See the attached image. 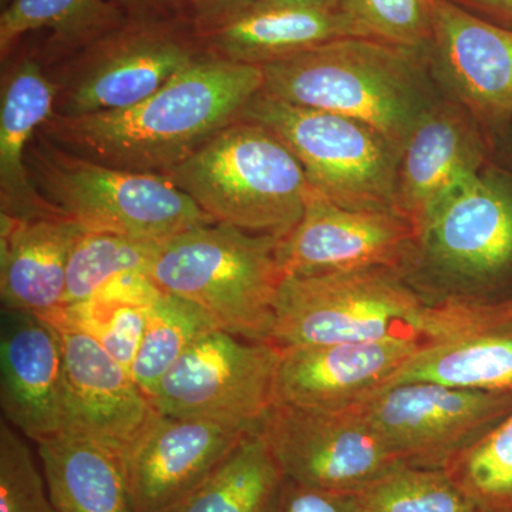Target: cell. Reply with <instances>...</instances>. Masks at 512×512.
<instances>
[{
	"instance_id": "cell-30",
	"label": "cell",
	"mask_w": 512,
	"mask_h": 512,
	"mask_svg": "<svg viewBox=\"0 0 512 512\" xmlns=\"http://www.w3.org/2000/svg\"><path fill=\"white\" fill-rule=\"evenodd\" d=\"M359 495L365 512H484L444 468L403 464Z\"/></svg>"
},
{
	"instance_id": "cell-23",
	"label": "cell",
	"mask_w": 512,
	"mask_h": 512,
	"mask_svg": "<svg viewBox=\"0 0 512 512\" xmlns=\"http://www.w3.org/2000/svg\"><path fill=\"white\" fill-rule=\"evenodd\" d=\"M59 512H136L123 457L103 444L63 433L36 443Z\"/></svg>"
},
{
	"instance_id": "cell-37",
	"label": "cell",
	"mask_w": 512,
	"mask_h": 512,
	"mask_svg": "<svg viewBox=\"0 0 512 512\" xmlns=\"http://www.w3.org/2000/svg\"><path fill=\"white\" fill-rule=\"evenodd\" d=\"M458 5L512 29V0H454Z\"/></svg>"
},
{
	"instance_id": "cell-28",
	"label": "cell",
	"mask_w": 512,
	"mask_h": 512,
	"mask_svg": "<svg viewBox=\"0 0 512 512\" xmlns=\"http://www.w3.org/2000/svg\"><path fill=\"white\" fill-rule=\"evenodd\" d=\"M218 329L208 313L180 296L163 292L151 305L131 376L153 396L163 377L202 336Z\"/></svg>"
},
{
	"instance_id": "cell-22",
	"label": "cell",
	"mask_w": 512,
	"mask_h": 512,
	"mask_svg": "<svg viewBox=\"0 0 512 512\" xmlns=\"http://www.w3.org/2000/svg\"><path fill=\"white\" fill-rule=\"evenodd\" d=\"M0 296L5 309L50 318L64 308L67 265L84 228L70 218L0 215Z\"/></svg>"
},
{
	"instance_id": "cell-15",
	"label": "cell",
	"mask_w": 512,
	"mask_h": 512,
	"mask_svg": "<svg viewBox=\"0 0 512 512\" xmlns=\"http://www.w3.org/2000/svg\"><path fill=\"white\" fill-rule=\"evenodd\" d=\"M424 346L412 339L279 348L274 404L343 410L383 389Z\"/></svg>"
},
{
	"instance_id": "cell-7",
	"label": "cell",
	"mask_w": 512,
	"mask_h": 512,
	"mask_svg": "<svg viewBox=\"0 0 512 512\" xmlns=\"http://www.w3.org/2000/svg\"><path fill=\"white\" fill-rule=\"evenodd\" d=\"M241 120L261 124L298 158L309 183L352 210L397 212L400 150L375 128L329 111L295 106L259 92Z\"/></svg>"
},
{
	"instance_id": "cell-26",
	"label": "cell",
	"mask_w": 512,
	"mask_h": 512,
	"mask_svg": "<svg viewBox=\"0 0 512 512\" xmlns=\"http://www.w3.org/2000/svg\"><path fill=\"white\" fill-rule=\"evenodd\" d=\"M282 478L258 429L171 512H266Z\"/></svg>"
},
{
	"instance_id": "cell-2",
	"label": "cell",
	"mask_w": 512,
	"mask_h": 512,
	"mask_svg": "<svg viewBox=\"0 0 512 512\" xmlns=\"http://www.w3.org/2000/svg\"><path fill=\"white\" fill-rule=\"evenodd\" d=\"M420 50L346 37L261 66V92L274 99L350 117L402 151L423 116Z\"/></svg>"
},
{
	"instance_id": "cell-38",
	"label": "cell",
	"mask_w": 512,
	"mask_h": 512,
	"mask_svg": "<svg viewBox=\"0 0 512 512\" xmlns=\"http://www.w3.org/2000/svg\"><path fill=\"white\" fill-rule=\"evenodd\" d=\"M2 2H3V0H2Z\"/></svg>"
},
{
	"instance_id": "cell-27",
	"label": "cell",
	"mask_w": 512,
	"mask_h": 512,
	"mask_svg": "<svg viewBox=\"0 0 512 512\" xmlns=\"http://www.w3.org/2000/svg\"><path fill=\"white\" fill-rule=\"evenodd\" d=\"M164 242L84 229L67 265L64 306L89 301L119 276L148 275Z\"/></svg>"
},
{
	"instance_id": "cell-11",
	"label": "cell",
	"mask_w": 512,
	"mask_h": 512,
	"mask_svg": "<svg viewBox=\"0 0 512 512\" xmlns=\"http://www.w3.org/2000/svg\"><path fill=\"white\" fill-rule=\"evenodd\" d=\"M262 434L282 476L295 483L360 494L402 461L353 410L274 404Z\"/></svg>"
},
{
	"instance_id": "cell-10",
	"label": "cell",
	"mask_w": 512,
	"mask_h": 512,
	"mask_svg": "<svg viewBox=\"0 0 512 512\" xmlns=\"http://www.w3.org/2000/svg\"><path fill=\"white\" fill-rule=\"evenodd\" d=\"M348 409L362 417L403 464L443 468L512 412V394L402 383L377 390Z\"/></svg>"
},
{
	"instance_id": "cell-21",
	"label": "cell",
	"mask_w": 512,
	"mask_h": 512,
	"mask_svg": "<svg viewBox=\"0 0 512 512\" xmlns=\"http://www.w3.org/2000/svg\"><path fill=\"white\" fill-rule=\"evenodd\" d=\"M55 100V84L35 50H26L3 70L0 215L16 220L64 215L37 191L26 164L33 137L47 120L55 116Z\"/></svg>"
},
{
	"instance_id": "cell-14",
	"label": "cell",
	"mask_w": 512,
	"mask_h": 512,
	"mask_svg": "<svg viewBox=\"0 0 512 512\" xmlns=\"http://www.w3.org/2000/svg\"><path fill=\"white\" fill-rule=\"evenodd\" d=\"M258 429L161 416L124 458L136 512H171Z\"/></svg>"
},
{
	"instance_id": "cell-31",
	"label": "cell",
	"mask_w": 512,
	"mask_h": 512,
	"mask_svg": "<svg viewBox=\"0 0 512 512\" xmlns=\"http://www.w3.org/2000/svg\"><path fill=\"white\" fill-rule=\"evenodd\" d=\"M150 308L143 303L94 296L89 301L64 306L60 312L131 373Z\"/></svg>"
},
{
	"instance_id": "cell-29",
	"label": "cell",
	"mask_w": 512,
	"mask_h": 512,
	"mask_svg": "<svg viewBox=\"0 0 512 512\" xmlns=\"http://www.w3.org/2000/svg\"><path fill=\"white\" fill-rule=\"evenodd\" d=\"M443 468L484 512H512V412Z\"/></svg>"
},
{
	"instance_id": "cell-16",
	"label": "cell",
	"mask_w": 512,
	"mask_h": 512,
	"mask_svg": "<svg viewBox=\"0 0 512 512\" xmlns=\"http://www.w3.org/2000/svg\"><path fill=\"white\" fill-rule=\"evenodd\" d=\"M0 403L10 426L35 443L69 431L62 340L35 313L2 308Z\"/></svg>"
},
{
	"instance_id": "cell-1",
	"label": "cell",
	"mask_w": 512,
	"mask_h": 512,
	"mask_svg": "<svg viewBox=\"0 0 512 512\" xmlns=\"http://www.w3.org/2000/svg\"><path fill=\"white\" fill-rule=\"evenodd\" d=\"M261 66L205 57L150 97L86 116H53L40 133L114 170L165 175L241 116L261 92Z\"/></svg>"
},
{
	"instance_id": "cell-13",
	"label": "cell",
	"mask_w": 512,
	"mask_h": 512,
	"mask_svg": "<svg viewBox=\"0 0 512 512\" xmlns=\"http://www.w3.org/2000/svg\"><path fill=\"white\" fill-rule=\"evenodd\" d=\"M49 320L62 340L69 431L126 458L157 423L153 400L130 372L57 312Z\"/></svg>"
},
{
	"instance_id": "cell-6",
	"label": "cell",
	"mask_w": 512,
	"mask_h": 512,
	"mask_svg": "<svg viewBox=\"0 0 512 512\" xmlns=\"http://www.w3.org/2000/svg\"><path fill=\"white\" fill-rule=\"evenodd\" d=\"M43 198L87 231L168 241L210 217L164 175L134 174L69 153L37 131L26 157Z\"/></svg>"
},
{
	"instance_id": "cell-34",
	"label": "cell",
	"mask_w": 512,
	"mask_h": 512,
	"mask_svg": "<svg viewBox=\"0 0 512 512\" xmlns=\"http://www.w3.org/2000/svg\"><path fill=\"white\" fill-rule=\"evenodd\" d=\"M266 512H365L359 494L320 490L282 478Z\"/></svg>"
},
{
	"instance_id": "cell-20",
	"label": "cell",
	"mask_w": 512,
	"mask_h": 512,
	"mask_svg": "<svg viewBox=\"0 0 512 512\" xmlns=\"http://www.w3.org/2000/svg\"><path fill=\"white\" fill-rule=\"evenodd\" d=\"M483 158V146L460 111L439 107L417 120L400 151L396 208L420 241L434 208L454 187L480 173Z\"/></svg>"
},
{
	"instance_id": "cell-18",
	"label": "cell",
	"mask_w": 512,
	"mask_h": 512,
	"mask_svg": "<svg viewBox=\"0 0 512 512\" xmlns=\"http://www.w3.org/2000/svg\"><path fill=\"white\" fill-rule=\"evenodd\" d=\"M198 35L211 57L254 66L333 40L369 39L346 0H254L234 18Z\"/></svg>"
},
{
	"instance_id": "cell-25",
	"label": "cell",
	"mask_w": 512,
	"mask_h": 512,
	"mask_svg": "<svg viewBox=\"0 0 512 512\" xmlns=\"http://www.w3.org/2000/svg\"><path fill=\"white\" fill-rule=\"evenodd\" d=\"M413 382L512 394V330L470 336L420 350L384 387Z\"/></svg>"
},
{
	"instance_id": "cell-4",
	"label": "cell",
	"mask_w": 512,
	"mask_h": 512,
	"mask_svg": "<svg viewBox=\"0 0 512 512\" xmlns=\"http://www.w3.org/2000/svg\"><path fill=\"white\" fill-rule=\"evenodd\" d=\"M217 224L285 239L312 185L292 151L261 124L238 119L164 175Z\"/></svg>"
},
{
	"instance_id": "cell-33",
	"label": "cell",
	"mask_w": 512,
	"mask_h": 512,
	"mask_svg": "<svg viewBox=\"0 0 512 512\" xmlns=\"http://www.w3.org/2000/svg\"><path fill=\"white\" fill-rule=\"evenodd\" d=\"M369 39L406 49L431 47L430 0H346Z\"/></svg>"
},
{
	"instance_id": "cell-3",
	"label": "cell",
	"mask_w": 512,
	"mask_h": 512,
	"mask_svg": "<svg viewBox=\"0 0 512 512\" xmlns=\"http://www.w3.org/2000/svg\"><path fill=\"white\" fill-rule=\"evenodd\" d=\"M446 336L443 301L424 302L394 269L370 268L286 276L276 296L269 343L295 348L412 339L426 349Z\"/></svg>"
},
{
	"instance_id": "cell-8",
	"label": "cell",
	"mask_w": 512,
	"mask_h": 512,
	"mask_svg": "<svg viewBox=\"0 0 512 512\" xmlns=\"http://www.w3.org/2000/svg\"><path fill=\"white\" fill-rule=\"evenodd\" d=\"M208 56L191 23L127 19L46 69L56 89L55 116L134 106Z\"/></svg>"
},
{
	"instance_id": "cell-17",
	"label": "cell",
	"mask_w": 512,
	"mask_h": 512,
	"mask_svg": "<svg viewBox=\"0 0 512 512\" xmlns=\"http://www.w3.org/2000/svg\"><path fill=\"white\" fill-rule=\"evenodd\" d=\"M421 248L450 274L494 281L512 271V192L480 173L431 212Z\"/></svg>"
},
{
	"instance_id": "cell-9",
	"label": "cell",
	"mask_w": 512,
	"mask_h": 512,
	"mask_svg": "<svg viewBox=\"0 0 512 512\" xmlns=\"http://www.w3.org/2000/svg\"><path fill=\"white\" fill-rule=\"evenodd\" d=\"M279 348L215 329L163 377L151 400L161 416L259 429L274 406Z\"/></svg>"
},
{
	"instance_id": "cell-24",
	"label": "cell",
	"mask_w": 512,
	"mask_h": 512,
	"mask_svg": "<svg viewBox=\"0 0 512 512\" xmlns=\"http://www.w3.org/2000/svg\"><path fill=\"white\" fill-rule=\"evenodd\" d=\"M126 20L113 0H12L0 15V57L5 62L23 37L47 30L50 35L33 50L49 69Z\"/></svg>"
},
{
	"instance_id": "cell-35",
	"label": "cell",
	"mask_w": 512,
	"mask_h": 512,
	"mask_svg": "<svg viewBox=\"0 0 512 512\" xmlns=\"http://www.w3.org/2000/svg\"><path fill=\"white\" fill-rule=\"evenodd\" d=\"M185 18L198 33H205L234 18L254 0H180Z\"/></svg>"
},
{
	"instance_id": "cell-32",
	"label": "cell",
	"mask_w": 512,
	"mask_h": 512,
	"mask_svg": "<svg viewBox=\"0 0 512 512\" xmlns=\"http://www.w3.org/2000/svg\"><path fill=\"white\" fill-rule=\"evenodd\" d=\"M0 512H59L26 437L0 423Z\"/></svg>"
},
{
	"instance_id": "cell-5",
	"label": "cell",
	"mask_w": 512,
	"mask_h": 512,
	"mask_svg": "<svg viewBox=\"0 0 512 512\" xmlns=\"http://www.w3.org/2000/svg\"><path fill=\"white\" fill-rule=\"evenodd\" d=\"M281 241L217 222L200 225L165 241L148 276L208 313L218 329L269 343L286 278Z\"/></svg>"
},
{
	"instance_id": "cell-19",
	"label": "cell",
	"mask_w": 512,
	"mask_h": 512,
	"mask_svg": "<svg viewBox=\"0 0 512 512\" xmlns=\"http://www.w3.org/2000/svg\"><path fill=\"white\" fill-rule=\"evenodd\" d=\"M431 49L451 84L483 126L512 117V29L454 0H430Z\"/></svg>"
},
{
	"instance_id": "cell-12",
	"label": "cell",
	"mask_w": 512,
	"mask_h": 512,
	"mask_svg": "<svg viewBox=\"0 0 512 512\" xmlns=\"http://www.w3.org/2000/svg\"><path fill=\"white\" fill-rule=\"evenodd\" d=\"M421 241L402 215L340 207L312 187L301 221L281 241L286 276L356 269L399 271Z\"/></svg>"
},
{
	"instance_id": "cell-36",
	"label": "cell",
	"mask_w": 512,
	"mask_h": 512,
	"mask_svg": "<svg viewBox=\"0 0 512 512\" xmlns=\"http://www.w3.org/2000/svg\"><path fill=\"white\" fill-rule=\"evenodd\" d=\"M113 2L123 10L127 19L188 22L180 0H113Z\"/></svg>"
}]
</instances>
